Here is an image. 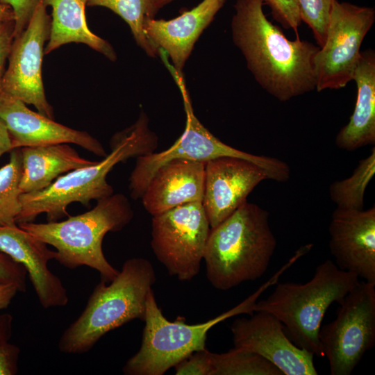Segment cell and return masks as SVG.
<instances>
[{
	"label": "cell",
	"instance_id": "cell-12",
	"mask_svg": "<svg viewBox=\"0 0 375 375\" xmlns=\"http://www.w3.org/2000/svg\"><path fill=\"white\" fill-rule=\"evenodd\" d=\"M46 8L42 1L26 28L14 38L2 91L33 105L39 113L53 119V109L47 100L42 76L44 44L51 28V16Z\"/></svg>",
	"mask_w": 375,
	"mask_h": 375
},
{
	"label": "cell",
	"instance_id": "cell-16",
	"mask_svg": "<svg viewBox=\"0 0 375 375\" xmlns=\"http://www.w3.org/2000/svg\"><path fill=\"white\" fill-rule=\"evenodd\" d=\"M0 119L5 124L12 149L55 144H75L99 157L107 153L96 138L30 110L22 101L0 92Z\"/></svg>",
	"mask_w": 375,
	"mask_h": 375
},
{
	"label": "cell",
	"instance_id": "cell-1",
	"mask_svg": "<svg viewBox=\"0 0 375 375\" xmlns=\"http://www.w3.org/2000/svg\"><path fill=\"white\" fill-rule=\"evenodd\" d=\"M262 0H236L231 24L234 44L248 69L280 101L315 90V58L319 46L286 38L265 16Z\"/></svg>",
	"mask_w": 375,
	"mask_h": 375
},
{
	"label": "cell",
	"instance_id": "cell-7",
	"mask_svg": "<svg viewBox=\"0 0 375 375\" xmlns=\"http://www.w3.org/2000/svg\"><path fill=\"white\" fill-rule=\"evenodd\" d=\"M274 284L270 278L253 294L232 309L207 322L187 324L171 322L158 307L153 290L146 303L145 326L139 351L123 367L126 375H162L193 353L206 349L208 331L219 322L240 314L252 315L258 298Z\"/></svg>",
	"mask_w": 375,
	"mask_h": 375
},
{
	"label": "cell",
	"instance_id": "cell-37",
	"mask_svg": "<svg viewBox=\"0 0 375 375\" xmlns=\"http://www.w3.org/2000/svg\"><path fill=\"white\" fill-rule=\"evenodd\" d=\"M173 0H158V4L160 8H162L166 4L172 2Z\"/></svg>",
	"mask_w": 375,
	"mask_h": 375
},
{
	"label": "cell",
	"instance_id": "cell-15",
	"mask_svg": "<svg viewBox=\"0 0 375 375\" xmlns=\"http://www.w3.org/2000/svg\"><path fill=\"white\" fill-rule=\"evenodd\" d=\"M329 248L337 267L375 283V207L336 208L328 228Z\"/></svg>",
	"mask_w": 375,
	"mask_h": 375
},
{
	"label": "cell",
	"instance_id": "cell-10",
	"mask_svg": "<svg viewBox=\"0 0 375 375\" xmlns=\"http://www.w3.org/2000/svg\"><path fill=\"white\" fill-rule=\"evenodd\" d=\"M210 226L202 202H192L153 216L151 246L169 275L181 281L200 271Z\"/></svg>",
	"mask_w": 375,
	"mask_h": 375
},
{
	"label": "cell",
	"instance_id": "cell-30",
	"mask_svg": "<svg viewBox=\"0 0 375 375\" xmlns=\"http://www.w3.org/2000/svg\"><path fill=\"white\" fill-rule=\"evenodd\" d=\"M174 367L176 375H213L212 353L206 349L196 351Z\"/></svg>",
	"mask_w": 375,
	"mask_h": 375
},
{
	"label": "cell",
	"instance_id": "cell-5",
	"mask_svg": "<svg viewBox=\"0 0 375 375\" xmlns=\"http://www.w3.org/2000/svg\"><path fill=\"white\" fill-rule=\"evenodd\" d=\"M358 282L356 274L342 270L331 260H326L305 283H278L267 299L256 301L253 311L275 316L295 345L322 357L319 332L324 315L333 303L340 304Z\"/></svg>",
	"mask_w": 375,
	"mask_h": 375
},
{
	"label": "cell",
	"instance_id": "cell-3",
	"mask_svg": "<svg viewBox=\"0 0 375 375\" xmlns=\"http://www.w3.org/2000/svg\"><path fill=\"white\" fill-rule=\"evenodd\" d=\"M276 247L269 212L245 201L210 229L203 256L207 278L219 290L255 281L267 271Z\"/></svg>",
	"mask_w": 375,
	"mask_h": 375
},
{
	"label": "cell",
	"instance_id": "cell-32",
	"mask_svg": "<svg viewBox=\"0 0 375 375\" xmlns=\"http://www.w3.org/2000/svg\"><path fill=\"white\" fill-rule=\"evenodd\" d=\"M42 0H0L9 6L14 16V38L19 35L28 26L37 6Z\"/></svg>",
	"mask_w": 375,
	"mask_h": 375
},
{
	"label": "cell",
	"instance_id": "cell-9",
	"mask_svg": "<svg viewBox=\"0 0 375 375\" xmlns=\"http://www.w3.org/2000/svg\"><path fill=\"white\" fill-rule=\"evenodd\" d=\"M339 305L319 339L331 374L349 375L375 343V283L359 281Z\"/></svg>",
	"mask_w": 375,
	"mask_h": 375
},
{
	"label": "cell",
	"instance_id": "cell-29",
	"mask_svg": "<svg viewBox=\"0 0 375 375\" xmlns=\"http://www.w3.org/2000/svg\"><path fill=\"white\" fill-rule=\"evenodd\" d=\"M267 5L274 20L283 28L292 30L299 38V28L302 22L300 17L297 0H262Z\"/></svg>",
	"mask_w": 375,
	"mask_h": 375
},
{
	"label": "cell",
	"instance_id": "cell-8",
	"mask_svg": "<svg viewBox=\"0 0 375 375\" xmlns=\"http://www.w3.org/2000/svg\"><path fill=\"white\" fill-rule=\"evenodd\" d=\"M166 66L182 94L186 114L185 128L183 133L168 149L137 158L129 178L128 188L133 199L142 198L150 180L161 166L178 158L207 162L222 156L240 158L262 168L267 173L269 179L281 183L289 180L290 169L285 162L240 151L213 135L195 116L183 74H178L169 64Z\"/></svg>",
	"mask_w": 375,
	"mask_h": 375
},
{
	"label": "cell",
	"instance_id": "cell-28",
	"mask_svg": "<svg viewBox=\"0 0 375 375\" xmlns=\"http://www.w3.org/2000/svg\"><path fill=\"white\" fill-rule=\"evenodd\" d=\"M12 329V316L0 314V375H15L18 372L20 349L9 342Z\"/></svg>",
	"mask_w": 375,
	"mask_h": 375
},
{
	"label": "cell",
	"instance_id": "cell-19",
	"mask_svg": "<svg viewBox=\"0 0 375 375\" xmlns=\"http://www.w3.org/2000/svg\"><path fill=\"white\" fill-rule=\"evenodd\" d=\"M205 163L178 158L161 166L141 198L145 210L155 216L185 203L202 202Z\"/></svg>",
	"mask_w": 375,
	"mask_h": 375
},
{
	"label": "cell",
	"instance_id": "cell-20",
	"mask_svg": "<svg viewBox=\"0 0 375 375\" xmlns=\"http://www.w3.org/2000/svg\"><path fill=\"white\" fill-rule=\"evenodd\" d=\"M357 87L354 110L349 122L335 138L336 146L352 151L375 144V53L369 49L360 51L353 72Z\"/></svg>",
	"mask_w": 375,
	"mask_h": 375
},
{
	"label": "cell",
	"instance_id": "cell-14",
	"mask_svg": "<svg viewBox=\"0 0 375 375\" xmlns=\"http://www.w3.org/2000/svg\"><path fill=\"white\" fill-rule=\"evenodd\" d=\"M267 173L247 160L222 156L205 163L202 205L211 228L216 227L242 204Z\"/></svg>",
	"mask_w": 375,
	"mask_h": 375
},
{
	"label": "cell",
	"instance_id": "cell-18",
	"mask_svg": "<svg viewBox=\"0 0 375 375\" xmlns=\"http://www.w3.org/2000/svg\"><path fill=\"white\" fill-rule=\"evenodd\" d=\"M226 1L203 0L174 19H148L144 23V32L158 53L162 51L170 58L173 69L183 74L194 44Z\"/></svg>",
	"mask_w": 375,
	"mask_h": 375
},
{
	"label": "cell",
	"instance_id": "cell-36",
	"mask_svg": "<svg viewBox=\"0 0 375 375\" xmlns=\"http://www.w3.org/2000/svg\"><path fill=\"white\" fill-rule=\"evenodd\" d=\"M13 20L14 16L11 8L0 2V23Z\"/></svg>",
	"mask_w": 375,
	"mask_h": 375
},
{
	"label": "cell",
	"instance_id": "cell-6",
	"mask_svg": "<svg viewBox=\"0 0 375 375\" xmlns=\"http://www.w3.org/2000/svg\"><path fill=\"white\" fill-rule=\"evenodd\" d=\"M97 201L90 210L64 221L24 222L18 226L53 246L56 249L55 260L62 265L69 269L88 266L100 273L101 281L110 282L119 271L103 254V238L108 232L123 229L133 218L134 212L122 193H113Z\"/></svg>",
	"mask_w": 375,
	"mask_h": 375
},
{
	"label": "cell",
	"instance_id": "cell-17",
	"mask_svg": "<svg viewBox=\"0 0 375 375\" xmlns=\"http://www.w3.org/2000/svg\"><path fill=\"white\" fill-rule=\"evenodd\" d=\"M47 245L16 223L0 225V251L25 267L42 306H64L69 301L67 290L48 268L49 261L56 259V251Z\"/></svg>",
	"mask_w": 375,
	"mask_h": 375
},
{
	"label": "cell",
	"instance_id": "cell-31",
	"mask_svg": "<svg viewBox=\"0 0 375 375\" xmlns=\"http://www.w3.org/2000/svg\"><path fill=\"white\" fill-rule=\"evenodd\" d=\"M26 274L25 267L12 260L7 254L0 251V284H12L19 292L26 290Z\"/></svg>",
	"mask_w": 375,
	"mask_h": 375
},
{
	"label": "cell",
	"instance_id": "cell-25",
	"mask_svg": "<svg viewBox=\"0 0 375 375\" xmlns=\"http://www.w3.org/2000/svg\"><path fill=\"white\" fill-rule=\"evenodd\" d=\"M213 375H283L260 355L234 347L226 353H212Z\"/></svg>",
	"mask_w": 375,
	"mask_h": 375
},
{
	"label": "cell",
	"instance_id": "cell-13",
	"mask_svg": "<svg viewBox=\"0 0 375 375\" xmlns=\"http://www.w3.org/2000/svg\"><path fill=\"white\" fill-rule=\"evenodd\" d=\"M234 347L254 352L275 365L283 375H317L314 355L295 345L273 315L257 311L237 318L231 326Z\"/></svg>",
	"mask_w": 375,
	"mask_h": 375
},
{
	"label": "cell",
	"instance_id": "cell-2",
	"mask_svg": "<svg viewBox=\"0 0 375 375\" xmlns=\"http://www.w3.org/2000/svg\"><path fill=\"white\" fill-rule=\"evenodd\" d=\"M147 115L142 112L136 122L116 133L110 142V152L101 161L72 170L57 178L45 189L22 194V208L16 223L32 222L42 213L47 222L67 215V208L74 202L89 206L114 193L106 176L118 163L130 158L151 154L158 147V138L149 126Z\"/></svg>",
	"mask_w": 375,
	"mask_h": 375
},
{
	"label": "cell",
	"instance_id": "cell-34",
	"mask_svg": "<svg viewBox=\"0 0 375 375\" xmlns=\"http://www.w3.org/2000/svg\"><path fill=\"white\" fill-rule=\"evenodd\" d=\"M17 287L12 284H0V310L6 308L17 292Z\"/></svg>",
	"mask_w": 375,
	"mask_h": 375
},
{
	"label": "cell",
	"instance_id": "cell-22",
	"mask_svg": "<svg viewBox=\"0 0 375 375\" xmlns=\"http://www.w3.org/2000/svg\"><path fill=\"white\" fill-rule=\"evenodd\" d=\"M88 0H42L43 4L51 7V28L44 54L62 45L83 43L108 59L115 61L116 53L112 45L93 33L88 28L85 8Z\"/></svg>",
	"mask_w": 375,
	"mask_h": 375
},
{
	"label": "cell",
	"instance_id": "cell-4",
	"mask_svg": "<svg viewBox=\"0 0 375 375\" xmlns=\"http://www.w3.org/2000/svg\"><path fill=\"white\" fill-rule=\"evenodd\" d=\"M156 281L149 260L132 258L107 285H96L81 315L63 332L59 350L83 353L108 332L133 319H144L147 297Z\"/></svg>",
	"mask_w": 375,
	"mask_h": 375
},
{
	"label": "cell",
	"instance_id": "cell-33",
	"mask_svg": "<svg viewBox=\"0 0 375 375\" xmlns=\"http://www.w3.org/2000/svg\"><path fill=\"white\" fill-rule=\"evenodd\" d=\"M13 30V21L0 23V92L2 91L6 62L14 40Z\"/></svg>",
	"mask_w": 375,
	"mask_h": 375
},
{
	"label": "cell",
	"instance_id": "cell-11",
	"mask_svg": "<svg viewBox=\"0 0 375 375\" xmlns=\"http://www.w3.org/2000/svg\"><path fill=\"white\" fill-rule=\"evenodd\" d=\"M375 21V9L336 1L326 37L315 58V90H338L353 81L362 41Z\"/></svg>",
	"mask_w": 375,
	"mask_h": 375
},
{
	"label": "cell",
	"instance_id": "cell-21",
	"mask_svg": "<svg viewBox=\"0 0 375 375\" xmlns=\"http://www.w3.org/2000/svg\"><path fill=\"white\" fill-rule=\"evenodd\" d=\"M22 194L42 190L61 174L93 165L97 161L81 157L67 143L20 148Z\"/></svg>",
	"mask_w": 375,
	"mask_h": 375
},
{
	"label": "cell",
	"instance_id": "cell-23",
	"mask_svg": "<svg viewBox=\"0 0 375 375\" xmlns=\"http://www.w3.org/2000/svg\"><path fill=\"white\" fill-rule=\"evenodd\" d=\"M88 6L106 8L119 15L128 25L137 44L150 57L159 53L144 32V23L153 19L160 9L158 0H88Z\"/></svg>",
	"mask_w": 375,
	"mask_h": 375
},
{
	"label": "cell",
	"instance_id": "cell-26",
	"mask_svg": "<svg viewBox=\"0 0 375 375\" xmlns=\"http://www.w3.org/2000/svg\"><path fill=\"white\" fill-rule=\"evenodd\" d=\"M10 153L8 162L0 168V225L15 224L22 208L19 187L22 174L21 149H14Z\"/></svg>",
	"mask_w": 375,
	"mask_h": 375
},
{
	"label": "cell",
	"instance_id": "cell-24",
	"mask_svg": "<svg viewBox=\"0 0 375 375\" xmlns=\"http://www.w3.org/2000/svg\"><path fill=\"white\" fill-rule=\"evenodd\" d=\"M375 173V148L360 160L352 175L333 182L329 187L331 199L338 208L362 210L365 190Z\"/></svg>",
	"mask_w": 375,
	"mask_h": 375
},
{
	"label": "cell",
	"instance_id": "cell-35",
	"mask_svg": "<svg viewBox=\"0 0 375 375\" xmlns=\"http://www.w3.org/2000/svg\"><path fill=\"white\" fill-rule=\"evenodd\" d=\"M12 150V141L5 124L0 119V157Z\"/></svg>",
	"mask_w": 375,
	"mask_h": 375
},
{
	"label": "cell",
	"instance_id": "cell-27",
	"mask_svg": "<svg viewBox=\"0 0 375 375\" xmlns=\"http://www.w3.org/2000/svg\"><path fill=\"white\" fill-rule=\"evenodd\" d=\"M336 1L297 0L301 22L311 29L319 47L325 42L331 10Z\"/></svg>",
	"mask_w": 375,
	"mask_h": 375
}]
</instances>
